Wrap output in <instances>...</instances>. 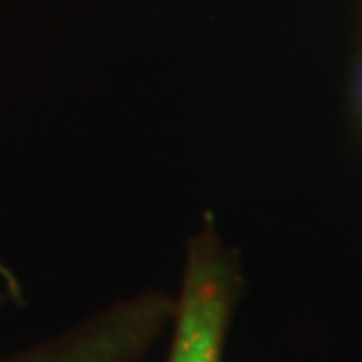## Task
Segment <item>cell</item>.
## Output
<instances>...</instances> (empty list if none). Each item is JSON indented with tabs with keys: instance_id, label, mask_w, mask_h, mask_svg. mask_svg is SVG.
I'll return each instance as SVG.
<instances>
[{
	"instance_id": "1",
	"label": "cell",
	"mask_w": 362,
	"mask_h": 362,
	"mask_svg": "<svg viewBox=\"0 0 362 362\" xmlns=\"http://www.w3.org/2000/svg\"><path fill=\"white\" fill-rule=\"evenodd\" d=\"M230 310V276L218 247H192L169 362H220Z\"/></svg>"
},
{
	"instance_id": "2",
	"label": "cell",
	"mask_w": 362,
	"mask_h": 362,
	"mask_svg": "<svg viewBox=\"0 0 362 362\" xmlns=\"http://www.w3.org/2000/svg\"><path fill=\"white\" fill-rule=\"evenodd\" d=\"M149 312H131L129 316H123L119 322L103 328L95 337L87 338L83 344H78L63 362H119L121 356L129 352L141 340L145 328L149 322L145 320Z\"/></svg>"
}]
</instances>
